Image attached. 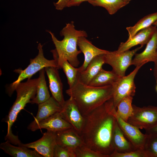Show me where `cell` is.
Segmentation results:
<instances>
[{"instance_id":"37","label":"cell","mask_w":157,"mask_h":157,"mask_svg":"<svg viewBox=\"0 0 157 157\" xmlns=\"http://www.w3.org/2000/svg\"><path fill=\"white\" fill-rule=\"evenodd\" d=\"M153 25L155 26L157 28V20L153 24Z\"/></svg>"},{"instance_id":"36","label":"cell","mask_w":157,"mask_h":157,"mask_svg":"<svg viewBox=\"0 0 157 157\" xmlns=\"http://www.w3.org/2000/svg\"><path fill=\"white\" fill-rule=\"evenodd\" d=\"M124 2H125L127 4L129 3L130 2L131 0H123Z\"/></svg>"},{"instance_id":"6","label":"cell","mask_w":157,"mask_h":157,"mask_svg":"<svg viewBox=\"0 0 157 157\" xmlns=\"http://www.w3.org/2000/svg\"><path fill=\"white\" fill-rule=\"evenodd\" d=\"M105 105L107 111L113 116L125 137L137 149H144L147 134H144L135 126L125 122L118 115L112 99L107 101Z\"/></svg>"},{"instance_id":"33","label":"cell","mask_w":157,"mask_h":157,"mask_svg":"<svg viewBox=\"0 0 157 157\" xmlns=\"http://www.w3.org/2000/svg\"><path fill=\"white\" fill-rule=\"evenodd\" d=\"M91 0H71L68 3L67 7L79 6L82 3Z\"/></svg>"},{"instance_id":"3","label":"cell","mask_w":157,"mask_h":157,"mask_svg":"<svg viewBox=\"0 0 157 157\" xmlns=\"http://www.w3.org/2000/svg\"><path fill=\"white\" fill-rule=\"evenodd\" d=\"M74 22L67 24L61 30L60 34L64 37L61 40H58L51 31H47L51 35L56 49L51 51L54 58L56 59L58 66L62 62L67 60L74 67H77L80 63L78 56L81 51L77 48V42L79 37H87L86 31L78 30L75 28Z\"/></svg>"},{"instance_id":"20","label":"cell","mask_w":157,"mask_h":157,"mask_svg":"<svg viewBox=\"0 0 157 157\" xmlns=\"http://www.w3.org/2000/svg\"><path fill=\"white\" fill-rule=\"evenodd\" d=\"M112 142L115 151L118 153L128 152L137 149L126 138L116 119L113 130Z\"/></svg>"},{"instance_id":"26","label":"cell","mask_w":157,"mask_h":157,"mask_svg":"<svg viewBox=\"0 0 157 157\" xmlns=\"http://www.w3.org/2000/svg\"><path fill=\"white\" fill-rule=\"evenodd\" d=\"M133 99L132 96L126 97L120 101L117 107V114L123 120L126 122L133 114Z\"/></svg>"},{"instance_id":"21","label":"cell","mask_w":157,"mask_h":157,"mask_svg":"<svg viewBox=\"0 0 157 157\" xmlns=\"http://www.w3.org/2000/svg\"><path fill=\"white\" fill-rule=\"evenodd\" d=\"M0 148L6 153L13 157H43L35 150L22 146H16L7 141L1 143Z\"/></svg>"},{"instance_id":"2","label":"cell","mask_w":157,"mask_h":157,"mask_svg":"<svg viewBox=\"0 0 157 157\" xmlns=\"http://www.w3.org/2000/svg\"><path fill=\"white\" fill-rule=\"evenodd\" d=\"M84 116L112 99V85L96 87L83 84L78 79L73 86L66 91Z\"/></svg>"},{"instance_id":"30","label":"cell","mask_w":157,"mask_h":157,"mask_svg":"<svg viewBox=\"0 0 157 157\" xmlns=\"http://www.w3.org/2000/svg\"><path fill=\"white\" fill-rule=\"evenodd\" d=\"M53 157H76L72 149L56 144L53 152Z\"/></svg>"},{"instance_id":"31","label":"cell","mask_w":157,"mask_h":157,"mask_svg":"<svg viewBox=\"0 0 157 157\" xmlns=\"http://www.w3.org/2000/svg\"><path fill=\"white\" fill-rule=\"evenodd\" d=\"M109 157H148V156L144 149H138L125 153H119L115 151Z\"/></svg>"},{"instance_id":"17","label":"cell","mask_w":157,"mask_h":157,"mask_svg":"<svg viewBox=\"0 0 157 157\" xmlns=\"http://www.w3.org/2000/svg\"><path fill=\"white\" fill-rule=\"evenodd\" d=\"M72 127V126L62 118L59 112L42 120L30 130L34 131L39 129H46L57 132Z\"/></svg>"},{"instance_id":"28","label":"cell","mask_w":157,"mask_h":157,"mask_svg":"<svg viewBox=\"0 0 157 157\" xmlns=\"http://www.w3.org/2000/svg\"><path fill=\"white\" fill-rule=\"evenodd\" d=\"M147 134L144 149L148 157H157V133Z\"/></svg>"},{"instance_id":"11","label":"cell","mask_w":157,"mask_h":157,"mask_svg":"<svg viewBox=\"0 0 157 157\" xmlns=\"http://www.w3.org/2000/svg\"><path fill=\"white\" fill-rule=\"evenodd\" d=\"M60 113L62 118L80 135L84 118L72 99L70 97L65 101Z\"/></svg>"},{"instance_id":"14","label":"cell","mask_w":157,"mask_h":157,"mask_svg":"<svg viewBox=\"0 0 157 157\" xmlns=\"http://www.w3.org/2000/svg\"><path fill=\"white\" fill-rule=\"evenodd\" d=\"M63 106L53 97L46 101L38 104V110L33 121L28 126L30 130L36 124L57 112H60Z\"/></svg>"},{"instance_id":"1","label":"cell","mask_w":157,"mask_h":157,"mask_svg":"<svg viewBox=\"0 0 157 157\" xmlns=\"http://www.w3.org/2000/svg\"><path fill=\"white\" fill-rule=\"evenodd\" d=\"M84 117L80 135L85 145L109 157L115 151L112 135L115 118L107 111L105 103Z\"/></svg>"},{"instance_id":"34","label":"cell","mask_w":157,"mask_h":157,"mask_svg":"<svg viewBox=\"0 0 157 157\" xmlns=\"http://www.w3.org/2000/svg\"><path fill=\"white\" fill-rule=\"evenodd\" d=\"M145 131H146V134L157 133V125Z\"/></svg>"},{"instance_id":"24","label":"cell","mask_w":157,"mask_h":157,"mask_svg":"<svg viewBox=\"0 0 157 157\" xmlns=\"http://www.w3.org/2000/svg\"><path fill=\"white\" fill-rule=\"evenodd\" d=\"M157 20V12L144 16L133 26L126 27L129 36L127 40H130L140 31L153 25Z\"/></svg>"},{"instance_id":"35","label":"cell","mask_w":157,"mask_h":157,"mask_svg":"<svg viewBox=\"0 0 157 157\" xmlns=\"http://www.w3.org/2000/svg\"><path fill=\"white\" fill-rule=\"evenodd\" d=\"M154 74L155 77L157 79V61L155 63Z\"/></svg>"},{"instance_id":"15","label":"cell","mask_w":157,"mask_h":157,"mask_svg":"<svg viewBox=\"0 0 157 157\" xmlns=\"http://www.w3.org/2000/svg\"><path fill=\"white\" fill-rule=\"evenodd\" d=\"M147 44L143 51L135 54L134 58L132 59L131 65L136 67L143 65L148 62L155 63L157 61V29Z\"/></svg>"},{"instance_id":"16","label":"cell","mask_w":157,"mask_h":157,"mask_svg":"<svg viewBox=\"0 0 157 157\" xmlns=\"http://www.w3.org/2000/svg\"><path fill=\"white\" fill-rule=\"evenodd\" d=\"M48 77L49 87L53 97L63 106L65 101L63 94V85L58 68L53 67L44 68Z\"/></svg>"},{"instance_id":"9","label":"cell","mask_w":157,"mask_h":157,"mask_svg":"<svg viewBox=\"0 0 157 157\" xmlns=\"http://www.w3.org/2000/svg\"><path fill=\"white\" fill-rule=\"evenodd\" d=\"M142 47L140 46L132 50L120 53L109 51L104 55L105 63L112 67V71L118 76L123 77L127 69L131 65L132 57Z\"/></svg>"},{"instance_id":"12","label":"cell","mask_w":157,"mask_h":157,"mask_svg":"<svg viewBox=\"0 0 157 157\" xmlns=\"http://www.w3.org/2000/svg\"><path fill=\"white\" fill-rule=\"evenodd\" d=\"M86 38L85 37H79L77 42V45L84 57L83 64L78 68L79 72L84 71L94 57L99 55L106 54L109 51L96 47Z\"/></svg>"},{"instance_id":"22","label":"cell","mask_w":157,"mask_h":157,"mask_svg":"<svg viewBox=\"0 0 157 157\" xmlns=\"http://www.w3.org/2000/svg\"><path fill=\"white\" fill-rule=\"evenodd\" d=\"M45 71L44 68L39 71V76L36 94L30 103L32 104H38L41 103L48 99L51 97L45 80Z\"/></svg>"},{"instance_id":"29","label":"cell","mask_w":157,"mask_h":157,"mask_svg":"<svg viewBox=\"0 0 157 157\" xmlns=\"http://www.w3.org/2000/svg\"><path fill=\"white\" fill-rule=\"evenodd\" d=\"M76 157H108L95 151L84 144L74 149Z\"/></svg>"},{"instance_id":"38","label":"cell","mask_w":157,"mask_h":157,"mask_svg":"<svg viewBox=\"0 0 157 157\" xmlns=\"http://www.w3.org/2000/svg\"><path fill=\"white\" fill-rule=\"evenodd\" d=\"M156 82H157V81H156Z\"/></svg>"},{"instance_id":"25","label":"cell","mask_w":157,"mask_h":157,"mask_svg":"<svg viewBox=\"0 0 157 157\" xmlns=\"http://www.w3.org/2000/svg\"><path fill=\"white\" fill-rule=\"evenodd\" d=\"M88 2L94 6L104 8L111 15L127 5L123 0H91Z\"/></svg>"},{"instance_id":"5","label":"cell","mask_w":157,"mask_h":157,"mask_svg":"<svg viewBox=\"0 0 157 157\" xmlns=\"http://www.w3.org/2000/svg\"><path fill=\"white\" fill-rule=\"evenodd\" d=\"M43 46L40 43L38 44V51L37 56L34 58L30 60V64L24 70L16 69L15 72L19 74L17 79L11 84L7 92L9 95L11 96L15 90L17 85L24 79L31 78L34 74L42 69L47 67H53L59 69L56 59L49 60L44 56Z\"/></svg>"},{"instance_id":"18","label":"cell","mask_w":157,"mask_h":157,"mask_svg":"<svg viewBox=\"0 0 157 157\" xmlns=\"http://www.w3.org/2000/svg\"><path fill=\"white\" fill-rule=\"evenodd\" d=\"M56 143L73 150L84 144L81 135L72 127L56 132Z\"/></svg>"},{"instance_id":"4","label":"cell","mask_w":157,"mask_h":157,"mask_svg":"<svg viewBox=\"0 0 157 157\" xmlns=\"http://www.w3.org/2000/svg\"><path fill=\"white\" fill-rule=\"evenodd\" d=\"M38 79V78H28L27 81L20 83L16 88L17 97L10 109L6 121L8 126L6 139L13 144H16L19 139L17 136L12 133V127L16 121L19 113L35 97Z\"/></svg>"},{"instance_id":"8","label":"cell","mask_w":157,"mask_h":157,"mask_svg":"<svg viewBox=\"0 0 157 157\" xmlns=\"http://www.w3.org/2000/svg\"><path fill=\"white\" fill-rule=\"evenodd\" d=\"M143 65H141L136 67L134 70L128 75L120 77L112 85L114 88L112 100L116 108L119 102L124 98L129 96L133 97L135 95L136 87L134 79L138 71Z\"/></svg>"},{"instance_id":"10","label":"cell","mask_w":157,"mask_h":157,"mask_svg":"<svg viewBox=\"0 0 157 157\" xmlns=\"http://www.w3.org/2000/svg\"><path fill=\"white\" fill-rule=\"evenodd\" d=\"M56 138V132L47 130L37 140L25 144L21 143L19 146L34 149L43 157H53Z\"/></svg>"},{"instance_id":"23","label":"cell","mask_w":157,"mask_h":157,"mask_svg":"<svg viewBox=\"0 0 157 157\" xmlns=\"http://www.w3.org/2000/svg\"><path fill=\"white\" fill-rule=\"evenodd\" d=\"M119 77L112 70L106 71L102 68L88 85L96 87L113 85Z\"/></svg>"},{"instance_id":"13","label":"cell","mask_w":157,"mask_h":157,"mask_svg":"<svg viewBox=\"0 0 157 157\" xmlns=\"http://www.w3.org/2000/svg\"><path fill=\"white\" fill-rule=\"evenodd\" d=\"M157 29L155 26L151 25L140 31L130 40L121 43L117 50L115 52L117 53L122 52L138 44L142 47L147 43Z\"/></svg>"},{"instance_id":"7","label":"cell","mask_w":157,"mask_h":157,"mask_svg":"<svg viewBox=\"0 0 157 157\" xmlns=\"http://www.w3.org/2000/svg\"><path fill=\"white\" fill-rule=\"evenodd\" d=\"M133 112L127 122L139 129L148 130L157 125V107H137L132 105Z\"/></svg>"},{"instance_id":"27","label":"cell","mask_w":157,"mask_h":157,"mask_svg":"<svg viewBox=\"0 0 157 157\" xmlns=\"http://www.w3.org/2000/svg\"><path fill=\"white\" fill-rule=\"evenodd\" d=\"M62 68L66 76L69 88L72 87L77 80L78 68L72 65L67 60L63 61L59 66Z\"/></svg>"},{"instance_id":"32","label":"cell","mask_w":157,"mask_h":157,"mask_svg":"<svg viewBox=\"0 0 157 157\" xmlns=\"http://www.w3.org/2000/svg\"><path fill=\"white\" fill-rule=\"evenodd\" d=\"M71 0H58L53 4L55 8L58 10H62L64 8L67 7L69 3Z\"/></svg>"},{"instance_id":"19","label":"cell","mask_w":157,"mask_h":157,"mask_svg":"<svg viewBox=\"0 0 157 157\" xmlns=\"http://www.w3.org/2000/svg\"><path fill=\"white\" fill-rule=\"evenodd\" d=\"M104 54L94 57L83 71L78 72L77 79L81 83L88 85L93 78L102 68L105 63Z\"/></svg>"}]
</instances>
